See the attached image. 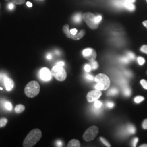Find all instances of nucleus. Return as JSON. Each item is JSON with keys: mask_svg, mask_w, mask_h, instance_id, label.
Here are the masks:
<instances>
[{"mask_svg": "<svg viewBox=\"0 0 147 147\" xmlns=\"http://www.w3.org/2000/svg\"><path fill=\"white\" fill-rule=\"evenodd\" d=\"M8 119L6 118H0V128L4 127L8 123Z\"/></svg>", "mask_w": 147, "mask_h": 147, "instance_id": "obj_17", "label": "nucleus"}, {"mask_svg": "<svg viewBox=\"0 0 147 147\" xmlns=\"http://www.w3.org/2000/svg\"><path fill=\"white\" fill-rule=\"evenodd\" d=\"M138 141V138L137 137L134 138L132 140V146L133 147H136Z\"/></svg>", "mask_w": 147, "mask_h": 147, "instance_id": "obj_34", "label": "nucleus"}, {"mask_svg": "<svg viewBox=\"0 0 147 147\" xmlns=\"http://www.w3.org/2000/svg\"><path fill=\"white\" fill-rule=\"evenodd\" d=\"M14 3H13V2H12V3H9L8 4V8H9V9H10V10H12V9H14Z\"/></svg>", "mask_w": 147, "mask_h": 147, "instance_id": "obj_37", "label": "nucleus"}, {"mask_svg": "<svg viewBox=\"0 0 147 147\" xmlns=\"http://www.w3.org/2000/svg\"><path fill=\"white\" fill-rule=\"evenodd\" d=\"M42 132L39 129H34L30 132L23 142V147H32L40 141Z\"/></svg>", "mask_w": 147, "mask_h": 147, "instance_id": "obj_1", "label": "nucleus"}, {"mask_svg": "<svg viewBox=\"0 0 147 147\" xmlns=\"http://www.w3.org/2000/svg\"><path fill=\"white\" fill-rule=\"evenodd\" d=\"M51 73L55 79L59 81H64L67 76V74L63 67L58 65L53 67L51 70Z\"/></svg>", "mask_w": 147, "mask_h": 147, "instance_id": "obj_5", "label": "nucleus"}, {"mask_svg": "<svg viewBox=\"0 0 147 147\" xmlns=\"http://www.w3.org/2000/svg\"><path fill=\"white\" fill-rule=\"evenodd\" d=\"M4 82L5 86V88L8 91H11V89L13 88L14 83L13 80L5 76L4 79Z\"/></svg>", "mask_w": 147, "mask_h": 147, "instance_id": "obj_11", "label": "nucleus"}, {"mask_svg": "<svg viewBox=\"0 0 147 147\" xmlns=\"http://www.w3.org/2000/svg\"><path fill=\"white\" fill-rule=\"evenodd\" d=\"M102 95V93L100 90H93L90 91L87 95V100L89 102H92L98 100Z\"/></svg>", "mask_w": 147, "mask_h": 147, "instance_id": "obj_9", "label": "nucleus"}, {"mask_svg": "<svg viewBox=\"0 0 147 147\" xmlns=\"http://www.w3.org/2000/svg\"><path fill=\"white\" fill-rule=\"evenodd\" d=\"M56 65H59V66L63 67V66L65 65V64H64V63L63 62H58V63H57Z\"/></svg>", "mask_w": 147, "mask_h": 147, "instance_id": "obj_42", "label": "nucleus"}, {"mask_svg": "<svg viewBox=\"0 0 147 147\" xmlns=\"http://www.w3.org/2000/svg\"><path fill=\"white\" fill-rule=\"evenodd\" d=\"M114 103L113 102H111V101H107L106 102V107H109V108H112L114 107Z\"/></svg>", "mask_w": 147, "mask_h": 147, "instance_id": "obj_30", "label": "nucleus"}, {"mask_svg": "<svg viewBox=\"0 0 147 147\" xmlns=\"http://www.w3.org/2000/svg\"><path fill=\"white\" fill-rule=\"evenodd\" d=\"M73 20L75 23H77V24L80 23L82 20L81 14L80 13L76 14L75 16H74Z\"/></svg>", "mask_w": 147, "mask_h": 147, "instance_id": "obj_15", "label": "nucleus"}, {"mask_svg": "<svg viewBox=\"0 0 147 147\" xmlns=\"http://www.w3.org/2000/svg\"><path fill=\"white\" fill-rule=\"evenodd\" d=\"M123 94L126 96H130V95L131 94V89H130L129 87H128L126 86H124V88H123Z\"/></svg>", "mask_w": 147, "mask_h": 147, "instance_id": "obj_16", "label": "nucleus"}, {"mask_svg": "<svg viewBox=\"0 0 147 147\" xmlns=\"http://www.w3.org/2000/svg\"><path fill=\"white\" fill-rule=\"evenodd\" d=\"M140 50L142 51V53H145L147 54V45H143L141 47Z\"/></svg>", "mask_w": 147, "mask_h": 147, "instance_id": "obj_31", "label": "nucleus"}, {"mask_svg": "<svg viewBox=\"0 0 147 147\" xmlns=\"http://www.w3.org/2000/svg\"><path fill=\"white\" fill-rule=\"evenodd\" d=\"M68 147H81L80 142L76 139H73L70 140L67 145Z\"/></svg>", "mask_w": 147, "mask_h": 147, "instance_id": "obj_13", "label": "nucleus"}, {"mask_svg": "<svg viewBox=\"0 0 147 147\" xmlns=\"http://www.w3.org/2000/svg\"><path fill=\"white\" fill-rule=\"evenodd\" d=\"M40 78L43 81H48L52 79V73L51 71L46 67L42 68L39 72Z\"/></svg>", "mask_w": 147, "mask_h": 147, "instance_id": "obj_10", "label": "nucleus"}, {"mask_svg": "<svg viewBox=\"0 0 147 147\" xmlns=\"http://www.w3.org/2000/svg\"><path fill=\"white\" fill-rule=\"evenodd\" d=\"M123 5L129 11H134L135 9V6L131 2L125 1L123 2Z\"/></svg>", "mask_w": 147, "mask_h": 147, "instance_id": "obj_12", "label": "nucleus"}, {"mask_svg": "<svg viewBox=\"0 0 147 147\" xmlns=\"http://www.w3.org/2000/svg\"><path fill=\"white\" fill-rule=\"evenodd\" d=\"M140 83L144 89H147V81L144 79H142L140 81Z\"/></svg>", "mask_w": 147, "mask_h": 147, "instance_id": "obj_25", "label": "nucleus"}, {"mask_svg": "<svg viewBox=\"0 0 147 147\" xmlns=\"http://www.w3.org/2000/svg\"><path fill=\"white\" fill-rule=\"evenodd\" d=\"M25 110V106L24 105L22 104H18L16 105L15 108V111L16 113L18 114L21 113L23 112L24 110Z\"/></svg>", "mask_w": 147, "mask_h": 147, "instance_id": "obj_14", "label": "nucleus"}, {"mask_svg": "<svg viewBox=\"0 0 147 147\" xmlns=\"http://www.w3.org/2000/svg\"><path fill=\"white\" fill-rule=\"evenodd\" d=\"M0 77H1V75H0Z\"/></svg>", "mask_w": 147, "mask_h": 147, "instance_id": "obj_49", "label": "nucleus"}, {"mask_svg": "<svg viewBox=\"0 0 147 147\" xmlns=\"http://www.w3.org/2000/svg\"><path fill=\"white\" fill-rule=\"evenodd\" d=\"M26 5L28 7H32V3L30 2H27L26 3Z\"/></svg>", "mask_w": 147, "mask_h": 147, "instance_id": "obj_43", "label": "nucleus"}, {"mask_svg": "<svg viewBox=\"0 0 147 147\" xmlns=\"http://www.w3.org/2000/svg\"><path fill=\"white\" fill-rule=\"evenodd\" d=\"M142 127L144 129H147V119L143 121L142 123Z\"/></svg>", "mask_w": 147, "mask_h": 147, "instance_id": "obj_36", "label": "nucleus"}, {"mask_svg": "<svg viewBox=\"0 0 147 147\" xmlns=\"http://www.w3.org/2000/svg\"><path fill=\"white\" fill-rule=\"evenodd\" d=\"M118 93V90L116 88H113L108 92L107 95H111V96H113V95L117 94Z\"/></svg>", "mask_w": 147, "mask_h": 147, "instance_id": "obj_18", "label": "nucleus"}, {"mask_svg": "<svg viewBox=\"0 0 147 147\" xmlns=\"http://www.w3.org/2000/svg\"><path fill=\"white\" fill-rule=\"evenodd\" d=\"M94 81L97 83L95 86V88L100 90H105L110 87V80L109 77L104 74H99L95 78Z\"/></svg>", "mask_w": 147, "mask_h": 147, "instance_id": "obj_3", "label": "nucleus"}, {"mask_svg": "<svg viewBox=\"0 0 147 147\" xmlns=\"http://www.w3.org/2000/svg\"><path fill=\"white\" fill-rule=\"evenodd\" d=\"M63 31L66 37L73 40H79L81 39L86 33L84 30H81L79 32L76 28H73L69 30V26L68 24H65L63 26Z\"/></svg>", "mask_w": 147, "mask_h": 147, "instance_id": "obj_4", "label": "nucleus"}, {"mask_svg": "<svg viewBox=\"0 0 147 147\" xmlns=\"http://www.w3.org/2000/svg\"><path fill=\"white\" fill-rule=\"evenodd\" d=\"M98 63L96 62V61H93V62H91V67L92 69L93 70H96L98 68Z\"/></svg>", "mask_w": 147, "mask_h": 147, "instance_id": "obj_22", "label": "nucleus"}, {"mask_svg": "<svg viewBox=\"0 0 147 147\" xmlns=\"http://www.w3.org/2000/svg\"><path fill=\"white\" fill-rule=\"evenodd\" d=\"M6 1H10V0H5Z\"/></svg>", "mask_w": 147, "mask_h": 147, "instance_id": "obj_48", "label": "nucleus"}, {"mask_svg": "<svg viewBox=\"0 0 147 147\" xmlns=\"http://www.w3.org/2000/svg\"><path fill=\"white\" fill-rule=\"evenodd\" d=\"M94 106V107L96 109H100L102 107V102L100 101H98V100H96L95 101Z\"/></svg>", "mask_w": 147, "mask_h": 147, "instance_id": "obj_24", "label": "nucleus"}, {"mask_svg": "<svg viewBox=\"0 0 147 147\" xmlns=\"http://www.w3.org/2000/svg\"><path fill=\"white\" fill-rule=\"evenodd\" d=\"M84 70L86 71V72H89L91 69H92V67H91V65H90L89 64H86L84 65Z\"/></svg>", "mask_w": 147, "mask_h": 147, "instance_id": "obj_32", "label": "nucleus"}, {"mask_svg": "<svg viewBox=\"0 0 147 147\" xmlns=\"http://www.w3.org/2000/svg\"><path fill=\"white\" fill-rule=\"evenodd\" d=\"M140 147H147V144H142L141 146H140Z\"/></svg>", "mask_w": 147, "mask_h": 147, "instance_id": "obj_45", "label": "nucleus"}, {"mask_svg": "<svg viewBox=\"0 0 147 147\" xmlns=\"http://www.w3.org/2000/svg\"><path fill=\"white\" fill-rule=\"evenodd\" d=\"M143 100H144V98L142 96H137L135 98L134 101L137 104H139L142 102Z\"/></svg>", "mask_w": 147, "mask_h": 147, "instance_id": "obj_20", "label": "nucleus"}, {"mask_svg": "<svg viewBox=\"0 0 147 147\" xmlns=\"http://www.w3.org/2000/svg\"><path fill=\"white\" fill-rule=\"evenodd\" d=\"M83 19L85 22L89 27L90 28L95 30L97 29L99 27V24L96 23L95 21V16L90 12L85 13L83 15Z\"/></svg>", "mask_w": 147, "mask_h": 147, "instance_id": "obj_6", "label": "nucleus"}, {"mask_svg": "<svg viewBox=\"0 0 147 147\" xmlns=\"http://www.w3.org/2000/svg\"><path fill=\"white\" fill-rule=\"evenodd\" d=\"M85 78L87 80H88L90 81H93L94 80L95 78L91 75H89V74H86L85 76Z\"/></svg>", "mask_w": 147, "mask_h": 147, "instance_id": "obj_33", "label": "nucleus"}, {"mask_svg": "<svg viewBox=\"0 0 147 147\" xmlns=\"http://www.w3.org/2000/svg\"><path fill=\"white\" fill-rule=\"evenodd\" d=\"M47 58L48 59H51V58H53V55L51 53H48L47 56Z\"/></svg>", "mask_w": 147, "mask_h": 147, "instance_id": "obj_41", "label": "nucleus"}, {"mask_svg": "<svg viewBox=\"0 0 147 147\" xmlns=\"http://www.w3.org/2000/svg\"><path fill=\"white\" fill-rule=\"evenodd\" d=\"M62 144H63V143H62V141H58L57 142V146L58 147H61V146H62Z\"/></svg>", "mask_w": 147, "mask_h": 147, "instance_id": "obj_40", "label": "nucleus"}, {"mask_svg": "<svg viewBox=\"0 0 147 147\" xmlns=\"http://www.w3.org/2000/svg\"><path fill=\"white\" fill-rule=\"evenodd\" d=\"M127 131L130 134H134L136 132V129L132 125H129L127 126Z\"/></svg>", "mask_w": 147, "mask_h": 147, "instance_id": "obj_19", "label": "nucleus"}, {"mask_svg": "<svg viewBox=\"0 0 147 147\" xmlns=\"http://www.w3.org/2000/svg\"><path fill=\"white\" fill-rule=\"evenodd\" d=\"M1 3L0 2V8H1Z\"/></svg>", "mask_w": 147, "mask_h": 147, "instance_id": "obj_47", "label": "nucleus"}, {"mask_svg": "<svg viewBox=\"0 0 147 147\" xmlns=\"http://www.w3.org/2000/svg\"><path fill=\"white\" fill-rule=\"evenodd\" d=\"M115 5L118 7H121L123 6V2H121V1H117L115 3Z\"/></svg>", "mask_w": 147, "mask_h": 147, "instance_id": "obj_39", "label": "nucleus"}, {"mask_svg": "<svg viewBox=\"0 0 147 147\" xmlns=\"http://www.w3.org/2000/svg\"><path fill=\"white\" fill-rule=\"evenodd\" d=\"M82 55L84 58L88 60L90 62H93L96 58L97 54L94 49L86 48L82 51Z\"/></svg>", "mask_w": 147, "mask_h": 147, "instance_id": "obj_8", "label": "nucleus"}, {"mask_svg": "<svg viewBox=\"0 0 147 147\" xmlns=\"http://www.w3.org/2000/svg\"><path fill=\"white\" fill-rule=\"evenodd\" d=\"M127 57L130 59L133 60L135 58V55L134 53H131V52H128L127 53Z\"/></svg>", "mask_w": 147, "mask_h": 147, "instance_id": "obj_26", "label": "nucleus"}, {"mask_svg": "<svg viewBox=\"0 0 147 147\" xmlns=\"http://www.w3.org/2000/svg\"><path fill=\"white\" fill-rule=\"evenodd\" d=\"M12 2L16 5H21L24 4L26 0H11Z\"/></svg>", "mask_w": 147, "mask_h": 147, "instance_id": "obj_21", "label": "nucleus"}, {"mask_svg": "<svg viewBox=\"0 0 147 147\" xmlns=\"http://www.w3.org/2000/svg\"><path fill=\"white\" fill-rule=\"evenodd\" d=\"M143 25L147 28V20L143 21Z\"/></svg>", "mask_w": 147, "mask_h": 147, "instance_id": "obj_44", "label": "nucleus"}, {"mask_svg": "<svg viewBox=\"0 0 147 147\" xmlns=\"http://www.w3.org/2000/svg\"><path fill=\"white\" fill-rule=\"evenodd\" d=\"M40 86L36 81H31L25 87V94L27 97L33 98L36 97L39 93Z\"/></svg>", "mask_w": 147, "mask_h": 147, "instance_id": "obj_2", "label": "nucleus"}, {"mask_svg": "<svg viewBox=\"0 0 147 147\" xmlns=\"http://www.w3.org/2000/svg\"><path fill=\"white\" fill-rule=\"evenodd\" d=\"M99 133V129L97 126H90L84 132L83 138L84 141L89 142L94 140Z\"/></svg>", "mask_w": 147, "mask_h": 147, "instance_id": "obj_7", "label": "nucleus"}, {"mask_svg": "<svg viewBox=\"0 0 147 147\" xmlns=\"http://www.w3.org/2000/svg\"><path fill=\"white\" fill-rule=\"evenodd\" d=\"M137 62L140 65H143L145 63V59L142 57H138L137 58Z\"/></svg>", "mask_w": 147, "mask_h": 147, "instance_id": "obj_23", "label": "nucleus"}, {"mask_svg": "<svg viewBox=\"0 0 147 147\" xmlns=\"http://www.w3.org/2000/svg\"><path fill=\"white\" fill-rule=\"evenodd\" d=\"M93 110L95 113H99L101 112V108L100 109H96L94 107V109H93Z\"/></svg>", "mask_w": 147, "mask_h": 147, "instance_id": "obj_38", "label": "nucleus"}, {"mask_svg": "<svg viewBox=\"0 0 147 147\" xmlns=\"http://www.w3.org/2000/svg\"></svg>", "mask_w": 147, "mask_h": 147, "instance_id": "obj_50", "label": "nucleus"}, {"mask_svg": "<svg viewBox=\"0 0 147 147\" xmlns=\"http://www.w3.org/2000/svg\"><path fill=\"white\" fill-rule=\"evenodd\" d=\"M125 1H129V2H135V0H125Z\"/></svg>", "mask_w": 147, "mask_h": 147, "instance_id": "obj_46", "label": "nucleus"}, {"mask_svg": "<svg viewBox=\"0 0 147 147\" xmlns=\"http://www.w3.org/2000/svg\"><path fill=\"white\" fill-rule=\"evenodd\" d=\"M130 59L128 58L127 57H123L120 59V61L121 63H128L130 61Z\"/></svg>", "mask_w": 147, "mask_h": 147, "instance_id": "obj_28", "label": "nucleus"}, {"mask_svg": "<svg viewBox=\"0 0 147 147\" xmlns=\"http://www.w3.org/2000/svg\"><path fill=\"white\" fill-rule=\"evenodd\" d=\"M100 140H101V141L102 142L105 146H106L107 147H111V146L110 145V144L107 142V141L106 140H105L104 138L103 137H100Z\"/></svg>", "mask_w": 147, "mask_h": 147, "instance_id": "obj_29", "label": "nucleus"}, {"mask_svg": "<svg viewBox=\"0 0 147 147\" xmlns=\"http://www.w3.org/2000/svg\"><path fill=\"white\" fill-rule=\"evenodd\" d=\"M5 107L7 110L9 111L13 109V106L10 102H6L5 103Z\"/></svg>", "mask_w": 147, "mask_h": 147, "instance_id": "obj_27", "label": "nucleus"}, {"mask_svg": "<svg viewBox=\"0 0 147 147\" xmlns=\"http://www.w3.org/2000/svg\"><path fill=\"white\" fill-rule=\"evenodd\" d=\"M101 20H102L101 16H98L95 17V21L98 24H99V22L101 21Z\"/></svg>", "mask_w": 147, "mask_h": 147, "instance_id": "obj_35", "label": "nucleus"}]
</instances>
